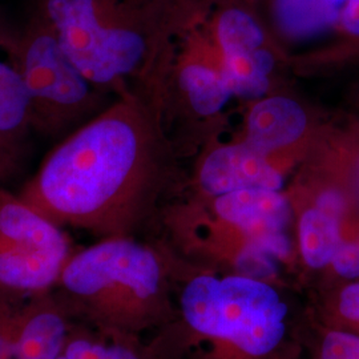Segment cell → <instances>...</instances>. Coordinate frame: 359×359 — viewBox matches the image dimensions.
Returning a JSON list of instances; mask_svg holds the SVG:
<instances>
[{
  "instance_id": "277c9868",
  "label": "cell",
  "mask_w": 359,
  "mask_h": 359,
  "mask_svg": "<svg viewBox=\"0 0 359 359\" xmlns=\"http://www.w3.org/2000/svg\"><path fill=\"white\" fill-rule=\"evenodd\" d=\"M36 13L97 87L130 75L145 57V35L112 0H39Z\"/></svg>"
},
{
  "instance_id": "7402d4cb",
  "label": "cell",
  "mask_w": 359,
  "mask_h": 359,
  "mask_svg": "<svg viewBox=\"0 0 359 359\" xmlns=\"http://www.w3.org/2000/svg\"><path fill=\"white\" fill-rule=\"evenodd\" d=\"M56 359H68V358H65V355H63V354H60V355H59V357H57V358Z\"/></svg>"
},
{
  "instance_id": "9a60e30c",
  "label": "cell",
  "mask_w": 359,
  "mask_h": 359,
  "mask_svg": "<svg viewBox=\"0 0 359 359\" xmlns=\"http://www.w3.org/2000/svg\"><path fill=\"white\" fill-rule=\"evenodd\" d=\"M181 86L187 90L196 112L212 115L218 112L231 95L222 76L203 65H189L181 74Z\"/></svg>"
},
{
  "instance_id": "ac0fdd59",
  "label": "cell",
  "mask_w": 359,
  "mask_h": 359,
  "mask_svg": "<svg viewBox=\"0 0 359 359\" xmlns=\"http://www.w3.org/2000/svg\"><path fill=\"white\" fill-rule=\"evenodd\" d=\"M338 310L347 321L359 323V283H353L341 292Z\"/></svg>"
},
{
  "instance_id": "7c38bea8",
  "label": "cell",
  "mask_w": 359,
  "mask_h": 359,
  "mask_svg": "<svg viewBox=\"0 0 359 359\" xmlns=\"http://www.w3.org/2000/svg\"><path fill=\"white\" fill-rule=\"evenodd\" d=\"M306 128V115L298 104L285 97H271L257 104L249 116L248 144L261 154L298 140Z\"/></svg>"
},
{
  "instance_id": "5b68a950",
  "label": "cell",
  "mask_w": 359,
  "mask_h": 359,
  "mask_svg": "<svg viewBox=\"0 0 359 359\" xmlns=\"http://www.w3.org/2000/svg\"><path fill=\"white\" fill-rule=\"evenodd\" d=\"M16 53L31 102L32 129L48 137L68 136L79 127L97 87L65 52L52 27L36 13L15 32Z\"/></svg>"
},
{
  "instance_id": "44dd1931",
  "label": "cell",
  "mask_w": 359,
  "mask_h": 359,
  "mask_svg": "<svg viewBox=\"0 0 359 359\" xmlns=\"http://www.w3.org/2000/svg\"><path fill=\"white\" fill-rule=\"evenodd\" d=\"M10 170L7 168L4 167V164L0 161V179H3L6 175H8Z\"/></svg>"
},
{
  "instance_id": "52a82bcc",
  "label": "cell",
  "mask_w": 359,
  "mask_h": 359,
  "mask_svg": "<svg viewBox=\"0 0 359 359\" xmlns=\"http://www.w3.org/2000/svg\"><path fill=\"white\" fill-rule=\"evenodd\" d=\"M72 323L52 292L0 304V359H56Z\"/></svg>"
},
{
  "instance_id": "ba28073f",
  "label": "cell",
  "mask_w": 359,
  "mask_h": 359,
  "mask_svg": "<svg viewBox=\"0 0 359 359\" xmlns=\"http://www.w3.org/2000/svg\"><path fill=\"white\" fill-rule=\"evenodd\" d=\"M217 35L225 56V79L231 93L255 99L268 87L273 56L262 50L264 32L250 13L229 8L218 18Z\"/></svg>"
},
{
  "instance_id": "ffe728a7",
  "label": "cell",
  "mask_w": 359,
  "mask_h": 359,
  "mask_svg": "<svg viewBox=\"0 0 359 359\" xmlns=\"http://www.w3.org/2000/svg\"><path fill=\"white\" fill-rule=\"evenodd\" d=\"M341 22L347 32L359 36V0H348Z\"/></svg>"
},
{
  "instance_id": "d6986e66",
  "label": "cell",
  "mask_w": 359,
  "mask_h": 359,
  "mask_svg": "<svg viewBox=\"0 0 359 359\" xmlns=\"http://www.w3.org/2000/svg\"><path fill=\"white\" fill-rule=\"evenodd\" d=\"M317 208H320L323 212L335 216V217L341 218L342 210H344V200L341 197L339 193L329 191V192L323 193L318 203Z\"/></svg>"
},
{
  "instance_id": "30bf717a",
  "label": "cell",
  "mask_w": 359,
  "mask_h": 359,
  "mask_svg": "<svg viewBox=\"0 0 359 359\" xmlns=\"http://www.w3.org/2000/svg\"><path fill=\"white\" fill-rule=\"evenodd\" d=\"M201 185L205 192L219 197L243 189L280 191L283 177L270 167L265 154L246 142L210 154L201 170Z\"/></svg>"
},
{
  "instance_id": "3957f363",
  "label": "cell",
  "mask_w": 359,
  "mask_h": 359,
  "mask_svg": "<svg viewBox=\"0 0 359 359\" xmlns=\"http://www.w3.org/2000/svg\"><path fill=\"white\" fill-rule=\"evenodd\" d=\"M185 325L238 359H268L285 339L287 305L268 283L249 276H198L180 295Z\"/></svg>"
},
{
  "instance_id": "6da1fadb",
  "label": "cell",
  "mask_w": 359,
  "mask_h": 359,
  "mask_svg": "<svg viewBox=\"0 0 359 359\" xmlns=\"http://www.w3.org/2000/svg\"><path fill=\"white\" fill-rule=\"evenodd\" d=\"M117 112L99 116L65 136L19 198L63 229H112L130 197L142 154L136 124Z\"/></svg>"
},
{
  "instance_id": "e0dca14e",
  "label": "cell",
  "mask_w": 359,
  "mask_h": 359,
  "mask_svg": "<svg viewBox=\"0 0 359 359\" xmlns=\"http://www.w3.org/2000/svg\"><path fill=\"white\" fill-rule=\"evenodd\" d=\"M332 265L334 270L344 278L359 277V245L342 243L337 249Z\"/></svg>"
},
{
  "instance_id": "4fadbf2b",
  "label": "cell",
  "mask_w": 359,
  "mask_h": 359,
  "mask_svg": "<svg viewBox=\"0 0 359 359\" xmlns=\"http://www.w3.org/2000/svg\"><path fill=\"white\" fill-rule=\"evenodd\" d=\"M348 0H274V22L293 39L318 36L335 26Z\"/></svg>"
},
{
  "instance_id": "9c48e42d",
  "label": "cell",
  "mask_w": 359,
  "mask_h": 359,
  "mask_svg": "<svg viewBox=\"0 0 359 359\" xmlns=\"http://www.w3.org/2000/svg\"><path fill=\"white\" fill-rule=\"evenodd\" d=\"M31 130V102L16 53L15 32L0 25V161L8 170Z\"/></svg>"
},
{
  "instance_id": "5bb4252c",
  "label": "cell",
  "mask_w": 359,
  "mask_h": 359,
  "mask_svg": "<svg viewBox=\"0 0 359 359\" xmlns=\"http://www.w3.org/2000/svg\"><path fill=\"white\" fill-rule=\"evenodd\" d=\"M342 244L339 218L320 208L309 209L299 221L301 253L310 268L321 269L332 264L334 255Z\"/></svg>"
},
{
  "instance_id": "8992f818",
  "label": "cell",
  "mask_w": 359,
  "mask_h": 359,
  "mask_svg": "<svg viewBox=\"0 0 359 359\" xmlns=\"http://www.w3.org/2000/svg\"><path fill=\"white\" fill-rule=\"evenodd\" d=\"M72 252L63 228L0 189V304L52 292Z\"/></svg>"
},
{
  "instance_id": "8fae6325",
  "label": "cell",
  "mask_w": 359,
  "mask_h": 359,
  "mask_svg": "<svg viewBox=\"0 0 359 359\" xmlns=\"http://www.w3.org/2000/svg\"><path fill=\"white\" fill-rule=\"evenodd\" d=\"M218 216L244 231L248 241L283 231L292 217L286 198L278 191L243 189L219 196Z\"/></svg>"
},
{
  "instance_id": "7a4b0ae2",
  "label": "cell",
  "mask_w": 359,
  "mask_h": 359,
  "mask_svg": "<svg viewBox=\"0 0 359 359\" xmlns=\"http://www.w3.org/2000/svg\"><path fill=\"white\" fill-rule=\"evenodd\" d=\"M160 258L127 237L74 250L52 289L71 321L99 333L136 338L165 317Z\"/></svg>"
},
{
  "instance_id": "2e32d148",
  "label": "cell",
  "mask_w": 359,
  "mask_h": 359,
  "mask_svg": "<svg viewBox=\"0 0 359 359\" xmlns=\"http://www.w3.org/2000/svg\"><path fill=\"white\" fill-rule=\"evenodd\" d=\"M317 359H359V335L337 330L326 334Z\"/></svg>"
}]
</instances>
